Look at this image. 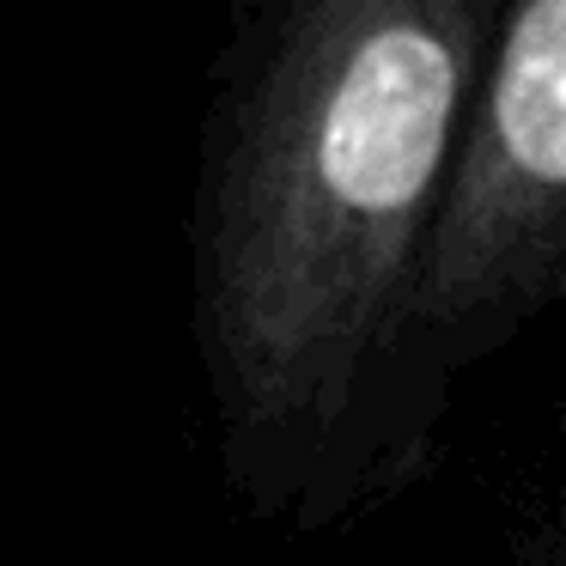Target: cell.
I'll return each instance as SVG.
<instances>
[{
  "instance_id": "7a4b0ae2",
  "label": "cell",
  "mask_w": 566,
  "mask_h": 566,
  "mask_svg": "<svg viewBox=\"0 0 566 566\" xmlns=\"http://www.w3.org/2000/svg\"><path fill=\"white\" fill-rule=\"evenodd\" d=\"M566 201V0H517L493 55L475 135L432 213L415 311L481 323L554 286Z\"/></svg>"
},
{
  "instance_id": "6da1fadb",
  "label": "cell",
  "mask_w": 566,
  "mask_h": 566,
  "mask_svg": "<svg viewBox=\"0 0 566 566\" xmlns=\"http://www.w3.org/2000/svg\"><path fill=\"white\" fill-rule=\"evenodd\" d=\"M488 0H293L208 256L220 390L256 432L342 420L420 256Z\"/></svg>"
}]
</instances>
